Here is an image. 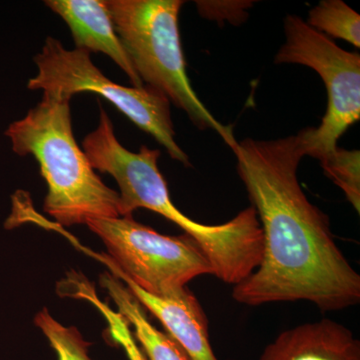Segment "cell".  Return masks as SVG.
<instances>
[{"label": "cell", "instance_id": "8", "mask_svg": "<svg viewBox=\"0 0 360 360\" xmlns=\"http://www.w3.org/2000/svg\"><path fill=\"white\" fill-rule=\"evenodd\" d=\"M89 255L105 264L118 281L127 284V290L137 302L160 321L167 335L179 345L189 360H219L210 345L205 310L188 288H184L165 296L149 295L122 276L110 264L106 255L92 251Z\"/></svg>", "mask_w": 360, "mask_h": 360}, {"label": "cell", "instance_id": "11", "mask_svg": "<svg viewBox=\"0 0 360 360\" xmlns=\"http://www.w3.org/2000/svg\"><path fill=\"white\" fill-rule=\"evenodd\" d=\"M99 283L115 302L118 312L134 328V338L148 360H189L167 333L158 330L151 324L146 309L120 281L105 272L99 278Z\"/></svg>", "mask_w": 360, "mask_h": 360}, {"label": "cell", "instance_id": "9", "mask_svg": "<svg viewBox=\"0 0 360 360\" xmlns=\"http://www.w3.org/2000/svg\"><path fill=\"white\" fill-rule=\"evenodd\" d=\"M44 4L65 21L77 49L105 54L127 75L132 86H144L115 32L105 0H46Z\"/></svg>", "mask_w": 360, "mask_h": 360}, {"label": "cell", "instance_id": "15", "mask_svg": "<svg viewBox=\"0 0 360 360\" xmlns=\"http://www.w3.org/2000/svg\"><path fill=\"white\" fill-rule=\"evenodd\" d=\"M34 323L49 340L58 360H92L89 354L90 345L77 328L63 326L46 309L37 314Z\"/></svg>", "mask_w": 360, "mask_h": 360}, {"label": "cell", "instance_id": "13", "mask_svg": "<svg viewBox=\"0 0 360 360\" xmlns=\"http://www.w3.org/2000/svg\"><path fill=\"white\" fill-rule=\"evenodd\" d=\"M68 283H70V291L66 295L86 300L103 314L108 321L110 338L116 345H120L124 349L129 360H148L137 345L134 333L130 330L129 322L120 312L113 311L106 303L99 300L94 286L90 285L82 277L75 276H70Z\"/></svg>", "mask_w": 360, "mask_h": 360}, {"label": "cell", "instance_id": "6", "mask_svg": "<svg viewBox=\"0 0 360 360\" xmlns=\"http://www.w3.org/2000/svg\"><path fill=\"white\" fill-rule=\"evenodd\" d=\"M108 248L111 264L149 295L165 296L196 277L213 274L200 245L187 234L168 236L131 217L87 222Z\"/></svg>", "mask_w": 360, "mask_h": 360}, {"label": "cell", "instance_id": "7", "mask_svg": "<svg viewBox=\"0 0 360 360\" xmlns=\"http://www.w3.org/2000/svg\"><path fill=\"white\" fill-rule=\"evenodd\" d=\"M285 42L276 65L292 63L312 68L323 80L328 104L321 125L307 129V156L319 160L338 148V141L360 118V54L341 49L298 16L284 20Z\"/></svg>", "mask_w": 360, "mask_h": 360}, {"label": "cell", "instance_id": "4", "mask_svg": "<svg viewBox=\"0 0 360 360\" xmlns=\"http://www.w3.org/2000/svg\"><path fill=\"white\" fill-rule=\"evenodd\" d=\"M115 32L142 82L188 115L200 129H212L231 149L236 141L205 108L189 82L180 40L181 0H105Z\"/></svg>", "mask_w": 360, "mask_h": 360}, {"label": "cell", "instance_id": "12", "mask_svg": "<svg viewBox=\"0 0 360 360\" xmlns=\"http://www.w3.org/2000/svg\"><path fill=\"white\" fill-rule=\"evenodd\" d=\"M307 25L329 39H340L360 47V16L342 0H322L310 9Z\"/></svg>", "mask_w": 360, "mask_h": 360}, {"label": "cell", "instance_id": "14", "mask_svg": "<svg viewBox=\"0 0 360 360\" xmlns=\"http://www.w3.org/2000/svg\"><path fill=\"white\" fill-rule=\"evenodd\" d=\"M324 174L345 193L347 200L360 212V151L336 148L319 158Z\"/></svg>", "mask_w": 360, "mask_h": 360}, {"label": "cell", "instance_id": "2", "mask_svg": "<svg viewBox=\"0 0 360 360\" xmlns=\"http://www.w3.org/2000/svg\"><path fill=\"white\" fill-rule=\"evenodd\" d=\"M99 116L98 125L86 135L82 148L94 169L117 182L122 217H131L137 208L158 213L200 245L212 264V276L231 285L248 278L264 255V236L255 207L245 208L222 224L189 219L170 198L158 165L160 149L141 146L139 153H131L116 139L110 116L101 106Z\"/></svg>", "mask_w": 360, "mask_h": 360}, {"label": "cell", "instance_id": "3", "mask_svg": "<svg viewBox=\"0 0 360 360\" xmlns=\"http://www.w3.org/2000/svg\"><path fill=\"white\" fill-rule=\"evenodd\" d=\"M70 97L44 91L41 101L4 132L20 156L32 155L47 184L44 212L71 226L120 215L117 191L103 184L73 135Z\"/></svg>", "mask_w": 360, "mask_h": 360}, {"label": "cell", "instance_id": "5", "mask_svg": "<svg viewBox=\"0 0 360 360\" xmlns=\"http://www.w3.org/2000/svg\"><path fill=\"white\" fill-rule=\"evenodd\" d=\"M39 72L28 80L30 90H42L72 98L92 92L104 97L139 129L155 137L168 155L186 167L188 156L175 141L170 101L153 87H127L111 82L90 58L85 49H66L59 40L49 37L42 51L34 56Z\"/></svg>", "mask_w": 360, "mask_h": 360}, {"label": "cell", "instance_id": "1", "mask_svg": "<svg viewBox=\"0 0 360 360\" xmlns=\"http://www.w3.org/2000/svg\"><path fill=\"white\" fill-rule=\"evenodd\" d=\"M231 150L264 236L262 264L234 285L233 300L248 307L307 302L323 312L359 304V274L335 243L328 215L298 181L304 130L274 141L243 139Z\"/></svg>", "mask_w": 360, "mask_h": 360}, {"label": "cell", "instance_id": "10", "mask_svg": "<svg viewBox=\"0 0 360 360\" xmlns=\"http://www.w3.org/2000/svg\"><path fill=\"white\" fill-rule=\"evenodd\" d=\"M257 360H360V341L340 322L322 319L283 331Z\"/></svg>", "mask_w": 360, "mask_h": 360}]
</instances>
